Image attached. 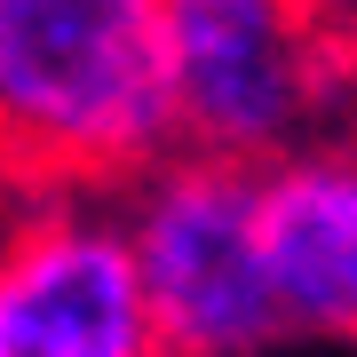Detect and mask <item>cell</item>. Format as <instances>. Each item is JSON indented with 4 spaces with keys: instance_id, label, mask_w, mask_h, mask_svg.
<instances>
[{
    "instance_id": "obj_4",
    "label": "cell",
    "mask_w": 357,
    "mask_h": 357,
    "mask_svg": "<svg viewBox=\"0 0 357 357\" xmlns=\"http://www.w3.org/2000/svg\"><path fill=\"white\" fill-rule=\"evenodd\" d=\"M0 357H167L119 191H32L0 246Z\"/></svg>"
},
{
    "instance_id": "obj_5",
    "label": "cell",
    "mask_w": 357,
    "mask_h": 357,
    "mask_svg": "<svg viewBox=\"0 0 357 357\" xmlns=\"http://www.w3.org/2000/svg\"><path fill=\"white\" fill-rule=\"evenodd\" d=\"M255 215L286 342L357 349V119L255 167Z\"/></svg>"
},
{
    "instance_id": "obj_6",
    "label": "cell",
    "mask_w": 357,
    "mask_h": 357,
    "mask_svg": "<svg viewBox=\"0 0 357 357\" xmlns=\"http://www.w3.org/2000/svg\"><path fill=\"white\" fill-rule=\"evenodd\" d=\"M24 206H32V183H24V175H16V167H8V159H0V246H8V230H16V222H24Z\"/></svg>"
},
{
    "instance_id": "obj_1",
    "label": "cell",
    "mask_w": 357,
    "mask_h": 357,
    "mask_svg": "<svg viewBox=\"0 0 357 357\" xmlns=\"http://www.w3.org/2000/svg\"><path fill=\"white\" fill-rule=\"evenodd\" d=\"M167 151L159 0H0V159L32 191H128Z\"/></svg>"
},
{
    "instance_id": "obj_2",
    "label": "cell",
    "mask_w": 357,
    "mask_h": 357,
    "mask_svg": "<svg viewBox=\"0 0 357 357\" xmlns=\"http://www.w3.org/2000/svg\"><path fill=\"white\" fill-rule=\"evenodd\" d=\"M175 151L270 167L349 128V16L333 0H159Z\"/></svg>"
},
{
    "instance_id": "obj_7",
    "label": "cell",
    "mask_w": 357,
    "mask_h": 357,
    "mask_svg": "<svg viewBox=\"0 0 357 357\" xmlns=\"http://www.w3.org/2000/svg\"><path fill=\"white\" fill-rule=\"evenodd\" d=\"M349 88H357V24H349Z\"/></svg>"
},
{
    "instance_id": "obj_3",
    "label": "cell",
    "mask_w": 357,
    "mask_h": 357,
    "mask_svg": "<svg viewBox=\"0 0 357 357\" xmlns=\"http://www.w3.org/2000/svg\"><path fill=\"white\" fill-rule=\"evenodd\" d=\"M119 222L167 357H262L286 342L246 167L167 151L119 191Z\"/></svg>"
}]
</instances>
